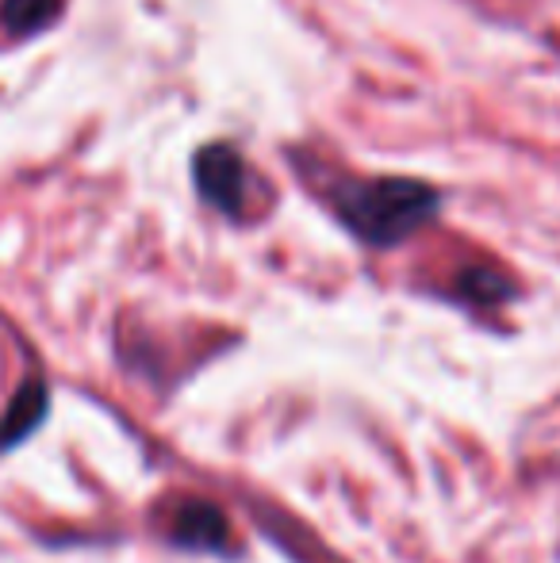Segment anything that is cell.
I'll return each mask as SVG.
<instances>
[{
  "label": "cell",
  "mask_w": 560,
  "mask_h": 563,
  "mask_svg": "<svg viewBox=\"0 0 560 563\" xmlns=\"http://www.w3.org/2000/svg\"><path fill=\"white\" fill-rule=\"evenodd\" d=\"M438 188L411 177L342 180L334 192V211L365 245L388 250L411 238L438 216Z\"/></svg>",
  "instance_id": "cell-1"
},
{
  "label": "cell",
  "mask_w": 560,
  "mask_h": 563,
  "mask_svg": "<svg viewBox=\"0 0 560 563\" xmlns=\"http://www.w3.org/2000/svg\"><path fill=\"white\" fill-rule=\"evenodd\" d=\"M193 177L200 196L223 216L239 219L246 208V165H242L239 150L231 142H208V146L196 154Z\"/></svg>",
  "instance_id": "cell-2"
},
{
  "label": "cell",
  "mask_w": 560,
  "mask_h": 563,
  "mask_svg": "<svg viewBox=\"0 0 560 563\" xmlns=\"http://www.w3.org/2000/svg\"><path fill=\"white\" fill-rule=\"evenodd\" d=\"M169 541L188 552H227L231 549V526H227V514L216 503L185 498L173 510Z\"/></svg>",
  "instance_id": "cell-3"
},
{
  "label": "cell",
  "mask_w": 560,
  "mask_h": 563,
  "mask_svg": "<svg viewBox=\"0 0 560 563\" xmlns=\"http://www.w3.org/2000/svg\"><path fill=\"white\" fill-rule=\"evenodd\" d=\"M46 410H51V391L39 376H31L28 384L15 391V399L8 402L4 418H0V452L15 449L20 441H28L31 433L43 426Z\"/></svg>",
  "instance_id": "cell-4"
},
{
  "label": "cell",
  "mask_w": 560,
  "mask_h": 563,
  "mask_svg": "<svg viewBox=\"0 0 560 563\" xmlns=\"http://www.w3.org/2000/svg\"><path fill=\"white\" fill-rule=\"evenodd\" d=\"M62 12V0H0V31L12 38H28L51 27Z\"/></svg>",
  "instance_id": "cell-5"
},
{
  "label": "cell",
  "mask_w": 560,
  "mask_h": 563,
  "mask_svg": "<svg viewBox=\"0 0 560 563\" xmlns=\"http://www.w3.org/2000/svg\"><path fill=\"white\" fill-rule=\"evenodd\" d=\"M457 291H461L469 303H480V307L507 303V299L515 296L510 280H503V276L492 273V268H464V273L457 276Z\"/></svg>",
  "instance_id": "cell-6"
}]
</instances>
